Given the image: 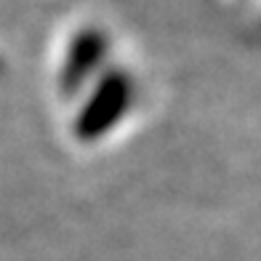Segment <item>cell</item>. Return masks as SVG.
I'll return each mask as SVG.
<instances>
[{"instance_id":"2","label":"cell","mask_w":261,"mask_h":261,"mask_svg":"<svg viewBox=\"0 0 261 261\" xmlns=\"http://www.w3.org/2000/svg\"><path fill=\"white\" fill-rule=\"evenodd\" d=\"M117 56L112 27L99 16H77L62 30L51 59V93L67 110Z\"/></svg>"},{"instance_id":"1","label":"cell","mask_w":261,"mask_h":261,"mask_svg":"<svg viewBox=\"0 0 261 261\" xmlns=\"http://www.w3.org/2000/svg\"><path fill=\"white\" fill-rule=\"evenodd\" d=\"M139 104L141 80L136 69L123 59H115L62 112L64 136L80 152L99 149L123 134L130 117L139 112Z\"/></svg>"}]
</instances>
